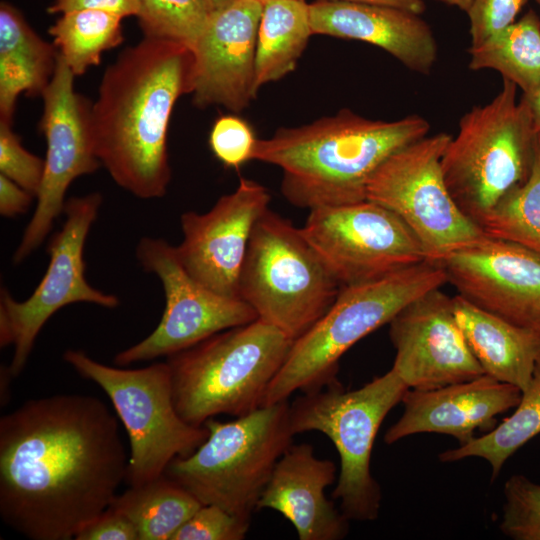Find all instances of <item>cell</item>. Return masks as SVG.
I'll return each instance as SVG.
<instances>
[{
  "mask_svg": "<svg viewBox=\"0 0 540 540\" xmlns=\"http://www.w3.org/2000/svg\"><path fill=\"white\" fill-rule=\"evenodd\" d=\"M119 418L83 394L29 399L0 418V516L32 540H70L126 482Z\"/></svg>",
  "mask_w": 540,
  "mask_h": 540,
  "instance_id": "6da1fadb",
  "label": "cell"
},
{
  "mask_svg": "<svg viewBox=\"0 0 540 540\" xmlns=\"http://www.w3.org/2000/svg\"><path fill=\"white\" fill-rule=\"evenodd\" d=\"M192 61L187 46L144 37L101 79L90 109L94 151L115 183L138 198L166 194L168 125L176 101L190 92Z\"/></svg>",
  "mask_w": 540,
  "mask_h": 540,
  "instance_id": "7a4b0ae2",
  "label": "cell"
},
{
  "mask_svg": "<svg viewBox=\"0 0 540 540\" xmlns=\"http://www.w3.org/2000/svg\"><path fill=\"white\" fill-rule=\"evenodd\" d=\"M429 130L417 114L383 121L342 109L257 139L252 160L282 170L281 192L298 208L352 204L366 200L370 178L390 155Z\"/></svg>",
  "mask_w": 540,
  "mask_h": 540,
  "instance_id": "3957f363",
  "label": "cell"
},
{
  "mask_svg": "<svg viewBox=\"0 0 540 540\" xmlns=\"http://www.w3.org/2000/svg\"><path fill=\"white\" fill-rule=\"evenodd\" d=\"M292 343L257 319L166 357L177 412L199 427L221 414L237 418L262 407Z\"/></svg>",
  "mask_w": 540,
  "mask_h": 540,
  "instance_id": "277c9868",
  "label": "cell"
},
{
  "mask_svg": "<svg viewBox=\"0 0 540 540\" xmlns=\"http://www.w3.org/2000/svg\"><path fill=\"white\" fill-rule=\"evenodd\" d=\"M447 283L440 264L424 260L377 280L341 287L328 311L302 336L269 385L263 406L286 401L296 391H318L337 381L339 360L359 340L407 304Z\"/></svg>",
  "mask_w": 540,
  "mask_h": 540,
  "instance_id": "5b68a950",
  "label": "cell"
},
{
  "mask_svg": "<svg viewBox=\"0 0 540 540\" xmlns=\"http://www.w3.org/2000/svg\"><path fill=\"white\" fill-rule=\"evenodd\" d=\"M205 441L177 457L164 474L202 505H217L251 520L273 469L293 443L288 400L262 406L233 421L208 419Z\"/></svg>",
  "mask_w": 540,
  "mask_h": 540,
  "instance_id": "8992f818",
  "label": "cell"
},
{
  "mask_svg": "<svg viewBox=\"0 0 540 540\" xmlns=\"http://www.w3.org/2000/svg\"><path fill=\"white\" fill-rule=\"evenodd\" d=\"M537 132L517 86L503 79L498 94L472 107L441 158L445 183L461 211L481 227L497 203L530 175Z\"/></svg>",
  "mask_w": 540,
  "mask_h": 540,
  "instance_id": "52a82bcc",
  "label": "cell"
},
{
  "mask_svg": "<svg viewBox=\"0 0 540 540\" xmlns=\"http://www.w3.org/2000/svg\"><path fill=\"white\" fill-rule=\"evenodd\" d=\"M409 388L391 368L355 390L337 380L303 393L290 405L293 433L320 432L335 446L340 472L332 498L349 521L378 518L382 491L370 469L378 430Z\"/></svg>",
  "mask_w": 540,
  "mask_h": 540,
  "instance_id": "ba28073f",
  "label": "cell"
},
{
  "mask_svg": "<svg viewBox=\"0 0 540 540\" xmlns=\"http://www.w3.org/2000/svg\"><path fill=\"white\" fill-rule=\"evenodd\" d=\"M340 284L290 220L267 209L256 222L238 296L293 341L331 307Z\"/></svg>",
  "mask_w": 540,
  "mask_h": 540,
  "instance_id": "9c48e42d",
  "label": "cell"
},
{
  "mask_svg": "<svg viewBox=\"0 0 540 540\" xmlns=\"http://www.w3.org/2000/svg\"><path fill=\"white\" fill-rule=\"evenodd\" d=\"M63 359L106 393L122 422L129 439V486L160 477L173 459L189 456L207 438L204 425H191L177 412L166 361L137 369L113 367L73 349Z\"/></svg>",
  "mask_w": 540,
  "mask_h": 540,
  "instance_id": "30bf717a",
  "label": "cell"
},
{
  "mask_svg": "<svg viewBox=\"0 0 540 540\" xmlns=\"http://www.w3.org/2000/svg\"><path fill=\"white\" fill-rule=\"evenodd\" d=\"M451 138L440 132L402 147L379 166L366 189V199L397 215L418 239L426 260L437 264L486 236L445 183L441 158Z\"/></svg>",
  "mask_w": 540,
  "mask_h": 540,
  "instance_id": "8fae6325",
  "label": "cell"
},
{
  "mask_svg": "<svg viewBox=\"0 0 540 540\" xmlns=\"http://www.w3.org/2000/svg\"><path fill=\"white\" fill-rule=\"evenodd\" d=\"M101 203L98 192L66 200L63 227L48 245L47 270L26 300L17 301L1 287L0 346L14 348L8 365L13 378L24 370L40 330L58 310L79 302L105 308L119 305L117 296L95 289L85 277L84 245Z\"/></svg>",
  "mask_w": 540,
  "mask_h": 540,
  "instance_id": "7c38bea8",
  "label": "cell"
},
{
  "mask_svg": "<svg viewBox=\"0 0 540 540\" xmlns=\"http://www.w3.org/2000/svg\"><path fill=\"white\" fill-rule=\"evenodd\" d=\"M136 256L143 269L161 281L165 308L147 337L115 355L116 366L168 357L216 333L258 319L240 297L219 294L193 278L181 264L175 246L167 241L143 237Z\"/></svg>",
  "mask_w": 540,
  "mask_h": 540,
  "instance_id": "4fadbf2b",
  "label": "cell"
},
{
  "mask_svg": "<svg viewBox=\"0 0 540 540\" xmlns=\"http://www.w3.org/2000/svg\"><path fill=\"white\" fill-rule=\"evenodd\" d=\"M300 229L341 287L377 280L426 260L407 225L367 199L313 208Z\"/></svg>",
  "mask_w": 540,
  "mask_h": 540,
  "instance_id": "5bb4252c",
  "label": "cell"
},
{
  "mask_svg": "<svg viewBox=\"0 0 540 540\" xmlns=\"http://www.w3.org/2000/svg\"><path fill=\"white\" fill-rule=\"evenodd\" d=\"M75 77L59 54L51 80L42 93L39 124L47 142L44 175L36 195V209L13 254L15 264L42 244L55 219L63 213L70 184L101 166L93 146L91 105L75 92Z\"/></svg>",
  "mask_w": 540,
  "mask_h": 540,
  "instance_id": "9a60e30c",
  "label": "cell"
},
{
  "mask_svg": "<svg viewBox=\"0 0 540 540\" xmlns=\"http://www.w3.org/2000/svg\"><path fill=\"white\" fill-rule=\"evenodd\" d=\"M392 369L409 389L431 390L484 374L440 288L403 307L388 323Z\"/></svg>",
  "mask_w": 540,
  "mask_h": 540,
  "instance_id": "2e32d148",
  "label": "cell"
},
{
  "mask_svg": "<svg viewBox=\"0 0 540 540\" xmlns=\"http://www.w3.org/2000/svg\"><path fill=\"white\" fill-rule=\"evenodd\" d=\"M271 196L260 183L241 178L205 213L180 216L183 240L175 246L186 271L211 290L238 296L239 279L254 226Z\"/></svg>",
  "mask_w": 540,
  "mask_h": 540,
  "instance_id": "e0dca14e",
  "label": "cell"
},
{
  "mask_svg": "<svg viewBox=\"0 0 540 540\" xmlns=\"http://www.w3.org/2000/svg\"><path fill=\"white\" fill-rule=\"evenodd\" d=\"M438 264L458 295L517 326L540 333V256L484 236Z\"/></svg>",
  "mask_w": 540,
  "mask_h": 540,
  "instance_id": "ac0fdd59",
  "label": "cell"
},
{
  "mask_svg": "<svg viewBox=\"0 0 540 540\" xmlns=\"http://www.w3.org/2000/svg\"><path fill=\"white\" fill-rule=\"evenodd\" d=\"M263 0H235L212 11L192 49L190 92L199 108L238 113L254 99L255 53Z\"/></svg>",
  "mask_w": 540,
  "mask_h": 540,
  "instance_id": "d6986e66",
  "label": "cell"
},
{
  "mask_svg": "<svg viewBox=\"0 0 540 540\" xmlns=\"http://www.w3.org/2000/svg\"><path fill=\"white\" fill-rule=\"evenodd\" d=\"M522 391L483 374L469 381L431 390L408 389L402 398L404 411L384 435L386 444L419 433L454 437L459 445L487 433L497 425V416L514 409Z\"/></svg>",
  "mask_w": 540,
  "mask_h": 540,
  "instance_id": "ffe728a7",
  "label": "cell"
},
{
  "mask_svg": "<svg viewBox=\"0 0 540 540\" xmlns=\"http://www.w3.org/2000/svg\"><path fill=\"white\" fill-rule=\"evenodd\" d=\"M336 473L335 463L316 457L311 444L292 443L276 463L257 510L280 513L300 540L343 539L349 520L325 494L337 480Z\"/></svg>",
  "mask_w": 540,
  "mask_h": 540,
  "instance_id": "44dd1931",
  "label": "cell"
},
{
  "mask_svg": "<svg viewBox=\"0 0 540 540\" xmlns=\"http://www.w3.org/2000/svg\"><path fill=\"white\" fill-rule=\"evenodd\" d=\"M313 34L353 39L377 46L408 69L429 74L437 60V42L418 14L398 8L317 0L309 4Z\"/></svg>",
  "mask_w": 540,
  "mask_h": 540,
  "instance_id": "7402d4cb",
  "label": "cell"
},
{
  "mask_svg": "<svg viewBox=\"0 0 540 540\" xmlns=\"http://www.w3.org/2000/svg\"><path fill=\"white\" fill-rule=\"evenodd\" d=\"M452 301L456 321L484 374L526 389L540 360V333L487 312L460 295Z\"/></svg>",
  "mask_w": 540,
  "mask_h": 540,
  "instance_id": "603a6c76",
  "label": "cell"
},
{
  "mask_svg": "<svg viewBox=\"0 0 540 540\" xmlns=\"http://www.w3.org/2000/svg\"><path fill=\"white\" fill-rule=\"evenodd\" d=\"M29 26L20 11L0 5V120L13 123L22 92L42 95L54 73L59 52Z\"/></svg>",
  "mask_w": 540,
  "mask_h": 540,
  "instance_id": "cb8c5ba5",
  "label": "cell"
},
{
  "mask_svg": "<svg viewBox=\"0 0 540 540\" xmlns=\"http://www.w3.org/2000/svg\"><path fill=\"white\" fill-rule=\"evenodd\" d=\"M313 35L305 0H265L255 53V87L277 81L297 64Z\"/></svg>",
  "mask_w": 540,
  "mask_h": 540,
  "instance_id": "d4e9b609",
  "label": "cell"
},
{
  "mask_svg": "<svg viewBox=\"0 0 540 540\" xmlns=\"http://www.w3.org/2000/svg\"><path fill=\"white\" fill-rule=\"evenodd\" d=\"M134 526L138 540H172L202 506L188 490L165 474L117 494L110 505Z\"/></svg>",
  "mask_w": 540,
  "mask_h": 540,
  "instance_id": "484cf974",
  "label": "cell"
},
{
  "mask_svg": "<svg viewBox=\"0 0 540 540\" xmlns=\"http://www.w3.org/2000/svg\"><path fill=\"white\" fill-rule=\"evenodd\" d=\"M468 53L471 70H495L523 94L533 91L540 85V16L530 9Z\"/></svg>",
  "mask_w": 540,
  "mask_h": 540,
  "instance_id": "4316f807",
  "label": "cell"
},
{
  "mask_svg": "<svg viewBox=\"0 0 540 540\" xmlns=\"http://www.w3.org/2000/svg\"><path fill=\"white\" fill-rule=\"evenodd\" d=\"M540 434V360L531 380L522 391L514 412L500 424L480 437L439 454L441 462H455L468 457H479L491 466V479L500 473L505 462L524 444Z\"/></svg>",
  "mask_w": 540,
  "mask_h": 540,
  "instance_id": "83f0119b",
  "label": "cell"
},
{
  "mask_svg": "<svg viewBox=\"0 0 540 540\" xmlns=\"http://www.w3.org/2000/svg\"><path fill=\"white\" fill-rule=\"evenodd\" d=\"M122 18L104 10H77L63 13L49 28L54 45L75 76L98 65L104 51L123 41Z\"/></svg>",
  "mask_w": 540,
  "mask_h": 540,
  "instance_id": "f1b7e54d",
  "label": "cell"
},
{
  "mask_svg": "<svg viewBox=\"0 0 540 540\" xmlns=\"http://www.w3.org/2000/svg\"><path fill=\"white\" fill-rule=\"evenodd\" d=\"M481 229L489 237L519 244L540 256V133L529 177L497 203Z\"/></svg>",
  "mask_w": 540,
  "mask_h": 540,
  "instance_id": "f546056e",
  "label": "cell"
},
{
  "mask_svg": "<svg viewBox=\"0 0 540 540\" xmlns=\"http://www.w3.org/2000/svg\"><path fill=\"white\" fill-rule=\"evenodd\" d=\"M135 1L145 37L180 43L191 51L213 11L205 0Z\"/></svg>",
  "mask_w": 540,
  "mask_h": 540,
  "instance_id": "4dcf8cb0",
  "label": "cell"
},
{
  "mask_svg": "<svg viewBox=\"0 0 540 540\" xmlns=\"http://www.w3.org/2000/svg\"><path fill=\"white\" fill-rule=\"evenodd\" d=\"M500 531L513 540H540V484L514 474L503 487Z\"/></svg>",
  "mask_w": 540,
  "mask_h": 540,
  "instance_id": "1f68e13d",
  "label": "cell"
},
{
  "mask_svg": "<svg viewBox=\"0 0 540 540\" xmlns=\"http://www.w3.org/2000/svg\"><path fill=\"white\" fill-rule=\"evenodd\" d=\"M44 169L45 160L22 146L12 123L0 120V173L36 197Z\"/></svg>",
  "mask_w": 540,
  "mask_h": 540,
  "instance_id": "d6a6232c",
  "label": "cell"
},
{
  "mask_svg": "<svg viewBox=\"0 0 540 540\" xmlns=\"http://www.w3.org/2000/svg\"><path fill=\"white\" fill-rule=\"evenodd\" d=\"M250 522L217 505H202L178 529L172 540H243Z\"/></svg>",
  "mask_w": 540,
  "mask_h": 540,
  "instance_id": "836d02e7",
  "label": "cell"
},
{
  "mask_svg": "<svg viewBox=\"0 0 540 540\" xmlns=\"http://www.w3.org/2000/svg\"><path fill=\"white\" fill-rule=\"evenodd\" d=\"M256 141L250 126L232 115L218 118L209 137L215 157L226 167L234 168L252 160Z\"/></svg>",
  "mask_w": 540,
  "mask_h": 540,
  "instance_id": "e575fe53",
  "label": "cell"
},
{
  "mask_svg": "<svg viewBox=\"0 0 540 540\" xmlns=\"http://www.w3.org/2000/svg\"><path fill=\"white\" fill-rule=\"evenodd\" d=\"M527 0H473L469 18L470 47H477L515 22Z\"/></svg>",
  "mask_w": 540,
  "mask_h": 540,
  "instance_id": "d590c367",
  "label": "cell"
},
{
  "mask_svg": "<svg viewBox=\"0 0 540 540\" xmlns=\"http://www.w3.org/2000/svg\"><path fill=\"white\" fill-rule=\"evenodd\" d=\"M76 540H138L132 523L113 507L107 508L84 527Z\"/></svg>",
  "mask_w": 540,
  "mask_h": 540,
  "instance_id": "8d00e7d4",
  "label": "cell"
},
{
  "mask_svg": "<svg viewBox=\"0 0 540 540\" xmlns=\"http://www.w3.org/2000/svg\"><path fill=\"white\" fill-rule=\"evenodd\" d=\"M104 10L122 17L136 15L135 0H54L48 8L50 13H67L77 10Z\"/></svg>",
  "mask_w": 540,
  "mask_h": 540,
  "instance_id": "74e56055",
  "label": "cell"
},
{
  "mask_svg": "<svg viewBox=\"0 0 540 540\" xmlns=\"http://www.w3.org/2000/svg\"><path fill=\"white\" fill-rule=\"evenodd\" d=\"M33 194L0 173V214L14 217L27 211L32 203Z\"/></svg>",
  "mask_w": 540,
  "mask_h": 540,
  "instance_id": "f35d334b",
  "label": "cell"
},
{
  "mask_svg": "<svg viewBox=\"0 0 540 540\" xmlns=\"http://www.w3.org/2000/svg\"><path fill=\"white\" fill-rule=\"evenodd\" d=\"M326 1H344L371 5L388 6L405 10L414 14H422L425 10L423 0H326Z\"/></svg>",
  "mask_w": 540,
  "mask_h": 540,
  "instance_id": "ab89813d",
  "label": "cell"
},
{
  "mask_svg": "<svg viewBox=\"0 0 540 540\" xmlns=\"http://www.w3.org/2000/svg\"><path fill=\"white\" fill-rule=\"evenodd\" d=\"M521 99L528 107L536 132L540 133V85L533 91L523 94Z\"/></svg>",
  "mask_w": 540,
  "mask_h": 540,
  "instance_id": "60d3db41",
  "label": "cell"
},
{
  "mask_svg": "<svg viewBox=\"0 0 540 540\" xmlns=\"http://www.w3.org/2000/svg\"><path fill=\"white\" fill-rule=\"evenodd\" d=\"M444 4L457 7L458 9L467 12L473 0H437Z\"/></svg>",
  "mask_w": 540,
  "mask_h": 540,
  "instance_id": "b9f144b4",
  "label": "cell"
},
{
  "mask_svg": "<svg viewBox=\"0 0 540 540\" xmlns=\"http://www.w3.org/2000/svg\"><path fill=\"white\" fill-rule=\"evenodd\" d=\"M207 2V4L211 7V9L214 11V10H217V9H220V8H223L227 5H229L230 3L234 2L235 0H205Z\"/></svg>",
  "mask_w": 540,
  "mask_h": 540,
  "instance_id": "7bdbcfd3",
  "label": "cell"
},
{
  "mask_svg": "<svg viewBox=\"0 0 540 540\" xmlns=\"http://www.w3.org/2000/svg\"><path fill=\"white\" fill-rule=\"evenodd\" d=\"M536 2L538 3L539 7H540V0H536Z\"/></svg>",
  "mask_w": 540,
  "mask_h": 540,
  "instance_id": "ee69618b",
  "label": "cell"
},
{
  "mask_svg": "<svg viewBox=\"0 0 540 540\" xmlns=\"http://www.w3.org/2000/svg\"><path fill=\"white\" fill-rule=\"evenodd\" d=\"M263 1H265V0H263Z\"/></svg>",
  "mask_w": 540,
  "mask_h": 540,
  "instance_id": "f6af8a7d",
  "label": "cell"
}]
</instances>
